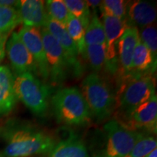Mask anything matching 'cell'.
<instances>
[{
    "label": "cell",
    "instance_id": "cell-1",
    "mask_svg": "<svg viewBox=\"0 0 157 157\" xmlns=\"http://www.w3.org/2000/svg\"><path fill=\"white\" fill-rule=\"evenodd\" d=\"M6 145L0 157H31L48 154L56 140L48 132L29 124H7L0 130Z\"/></svg>",
    "mask_w": 157,
    "mask_h": 157
},
{
    "label": "cell",
    "instance_id": "cell-2",
    "mask_svg": "<svg viewBox=\"0 0 157 157\" xmlns=\"http://www.w3.org/2000/svg\"><path fill=\"white\" fill-rule=\"evenodd\" d=\"M117 96V118L121 124L125 123L134 110L156 94L153 78L148 74H137L127 77Z\"/></svg>",
    "mask_w": 157,
    "mask_h": 157
},
{
    "label": "cell",
    "instance_id": "cell-3",
    "mask_svg": "<svg viewBox=\"0 0 157 157\" xmlns=\"http://www.w3.org/2000/svg\"><path fill=\"white\" fill-rule=\"evenodd\" d=\"M80 91L91 117L98 122L109 119L114 112L117 98L108 82L98 74H88L82 82Z\"/></svg>",
    "mask_w": 157,
    "mask_h": 157
},
{
    "label": "cell",
    "instance_id": "cell-4",
    "mask_svg": "<svg viewBox=\"0 0 157 157\" xmlns=\"http://www.w3.org/2000/svg\"><path fill=\"white\" fill-rule=\"evenodd\" d=\"M52 111L59 123L78 126L91 119L87 104L79 90L76 87L58 90L51 99Z\"/></svg>",
    "mask_w": 157,
    "mask_h": 157
},
{
    "label": "cell",
    "instance_id": "cell-5",
    "mask_svg": "<svg viewBox=\"0 0 157 157\" xmlns=\"http://www.w3.org/2000/svg\"><path fill=\"white\" fill-rule=\"evenodd\" d=\"M13 88L17 100L37 117H44L49 106L50 91L36 75L24 73L13 75Z\"/></svg>",
    "mask_w": 157,
    "mask_h": 157
},
{
    "label": "cell",
    "instance_id": "cell-6",
    "mask_svg": "<svg viewBox=\"0 0 157 157\" xmlns=\"http://www.w3.org/2000/svg\"><path fill=\"white\" fill-rule=\"evenodd\" d=\"M105 140L98 157H124L130 152L143 133L128 129L116 119L104 125Z\"/></svg>",
    "mask_w": 157,
    "mask_h": 157
},
{
    "label": "cell",
    "instance_id": "cell-7",
    "mask_svg": "<svg viewBox=\"0 0 157 157\" xmlns=\"http://www.w3.org/2000/svg\"><path fill=\"white\" fill-rule=\"evenodd\" d=\"M49 71V80L53 85L60 84L71 71L63 49L44 27L40 29Z\"/></svg>",
    "mask_w": 157,
    "mask_h": 157
},
{
    "label": "cell",
    "instance_id": "cell-8",
    "mask_svg": "<svg viewBox=\"0 0 157 157\" xmlns=\"http://www.w3.org/2000/svg\"><path fill=\"white\" fill-rule=\"evenodd\" d=\"M48 32L58 41L63 51L66 60L69 65L71 71L75 76H80L83 74V67L79 60L77 48L68 34L66 26L61 23L51 19L47 15L44 26Z\"/></svg>",
    "mask_w": 157,
    "mask_h": 157
},
{
    "label": "cell",
    "instance_id": "cell-9",
    "mask_svg": "<svg viewBox=\"0 0 157 157\" xmlns=\"http://www.w3.org/2000/svg\"><path fill=\"white\" fill-rule=\"evenodd\" d=\"M102 23L105 37V68L115 74L118 68L117 42L129 26L126 21L109 16H103Z\"/></svg>",
    "mask_w": 157,
    "mask_h": 157
},
{
    "label": "cell",
    "instance_id": "cell-10",
    "mask_svg": "<svg viewBox=\"0 0 157 157\" xmlns=\"http://www.w3.org/2000/svg\"><path fill=\"white\" fill-rule=\"evenodd\" d=\"M7 52L15 74L31 73L38 75L34 58L19 38L17 32H13L6 42Z\"/></svg>",
    "mask_w": 157,
    "mask_h": 157
},
{
    "label": "cell",
    "instance_id": "cell-11",
    "mask_svg": "<svg viewBox=\"0 0 157 157\" xmlns=\"http://www.w3.org/2000/svg\"><path fill=\"white\" fill-rule=\"evenodd\" d=\"M124 127L130 130L143 129L149 134H156L157 97L155 94L148 101L141 104L131 113Z\"/></svg>",
    "mask_w": 157,
    "mask_h": 157
},
{
    "label": "cell",
    "instance_id": "cell-12",
    "mask_svg": "<svg viewBox=\"0 0 157 157\" xmlns=\"http://www.w3.org/2000/svg\"><path fill=\"white\" fill-rule=\"evenodd\" d=\"M17 34L34 58L37 73L43 80H48L49 71L40 29L23 26Z\"/></svg>",
    "mask_w": 157,
    "mask_h": 157
},
{
    "label": "cell",
    "instance_id": "cell-13",
    "mask_svg": "<svg viewBox=\"0 0 157 157\" xmlns=\"http://www.w3.org/2000/svg\"><path fill=\"white\" fill-rule=\"evenodd\" d=\"M156 9L153 4L146 1H131L127 2L126 22L129 27L141 29L154 24Z\"/></svg>",
    "mask_w": 157,
    "mask_h": 157
},
{
    "label": "cell",
    "instance_id": "cell-14",
    "mask_svg": "<svg viewBox=\"0 0 157 157\" xmlns=\"http://www.w3.org/2000/svg\"><path fill=\"white\" fill-rule=\"evenodd\" d=\"M139 30L135 27H129L117 42L118 63L124 74L131 71L133 52L139 41Z\"/></svg>",
    "mask_w": 157,
    "mask_h": 157
},
{
    "label": "cell",
    "instance_id": "cell-15",
    "mask_svg": "<svg viewBox=\"0 0 157 157\" xmlns=\"http://www.w3.org/2000/svg\"><path fill=\"white\" fill-rule=\"evenodd\" d=\"M23 26L41 29L47 18L44 2L42 0H21L17 8Z\"/></svg>",
    "mask_w": 157,
    "mask_h": 157
},
{
    "label": "cell",
    "instance_id": "cell-16",
    "mask_svg": "<svg viewBox=\"0 0 157 157\" xmlns=\"http://www.w3.org/2000/svg\"><path fill=\"white\" fill-rule=\"evenodd\" d=\"M13 74L7 66H0V117L9 114L17 103Z\"/></svg>",
    "mask_w": 157,
    "mask_h": 157
},
{
    "label": "cell",
    "instance_id": "cell-17",
    "mask_svg": "<svg viewBox=\"0 0 157 157\" xmlns=\"http://www.w3.org/2000/svg\"><path fill=\"white\" fill-rule=\"evenodd\" d=\"M48 154L49 157H90L83 141L74 135L56 143Z\"/></svg>",
    "mask_w": 157,
    "mask_h": 157
},
{
    "label": "cell",
    "instance_id": "cell-18",
    "mask_svg": "<svg viewBox=\"0 0 157 157\" xmlns=\"http://www.w3.org/2000/svg\"><path fill=\"white\" fill-rule=\"evenodd\" d=\"M156 68V59L139 39L133 52L131 71L146 74L147 71H154Z\"/></svg>",
    "mask_w": 157,
    "mask_h": 157
},
{
    "label": "cell",
    "instance_id": "cell-19",
    "mask_svg": "<svg viewBox=\"0 0 157 157\" xmlns=\"http://www.w3.org/2000/svg\"><path fill=\"white\" fill-rule=\"evenodd\" d=\"M66 29L68 34L75 43L77 48L78 54L84 58L85 56L86 44H85V29L78 19L69 15L67 22H66Z\"/></svg>",
    "mask_w": 157,
    "mask_h": 157
},
{
    "label": "cell",
    "instance_id": "cell-20",
    "mask_svg": "<svg viewBox=\"0 0 157 157\" xmlns=\"http://www.w3.org/2000/svg\"><path fill=\"white\" fill-rule=\"evenodd\" d=\"M84 59H87L94 73L98 74L105 67V44L86 46Z\"/></svg>",
    "mask_w": 157,
    "mask_h": 157
},
{
    "label": "cell",
    "instance_id": "cell-21",
    "mask_svg": "<svg viewBox=\"0 0 157 157\" xmlns=\"http://www.w3.org/2000/svg\"><path fill=\"white\" fill-rule=\"evenodd\" d=\"M85 44L86 46L105 44L103 23L95 13L91 17L89 24L85 29Z\"/></svg>",
    "mask_w": 157,
    "mask_h": 157
},
{
    "label": "cell",
    "instance_id": "cell-22",
    "mask_svg": "<svg viewBox=\"0 0 157 157\" xmlns=\"http://www.w3.org/2000/svg\"><path fill=\"white\" fill-rule=\"evenodd\" d=\"M21 23L16 8L0 6V34L9 36L10 33Z\"/></svg>",
    "mask_w": 157,
    "mask_h": 157
},
{
    "label": "cell",
    "instance_id": "cell-23",
    "mask_svg": "<svg viewBox=\"0 0 157 157\" xmlns=\"http://www.w3.org/2000/svg\"><path fill=\"white\" fill-rule=\"evenodd\" d=\"M71 15L78 19L85 29L89 24L91 15L90 9L86 1L82 0H63Z\"/></svg>",
    "mask_w": 157,
    "mask_h": 157
},
{
    "label": "cell",
    "instance_id": "cell-24",
    "mask_svg": "<svg viewBox=\"0 0 157 157\" xmlns=\"http://www.w3.org/2000/svg\"><path fill=\"white\" fill-rule=\"evenodd\" d=\"M128 2L124 0H105L100 6L102 16H109L126 21L127 6Z\"/></svg>",
    "mask_w": 157,
    "mask_h": 157
},
{
    "label": "cell",
    "instance_id": "cell-25",
    "mask_svg": "<svg viewBox=\"0 0 157 157\" xmlns=\"http://www.w3.org/2000/svg\"><path fill=\"white\" fill-rule=\"evenodd\" d=\"M44 7L49 17L66 25L70 14L63 0H48L44 2Z\"/></svg>",
    "mask_w": 157,
    "mask_h": 157
},
{
    "label": "cell",
    "instance_id": "cell-26",
    "mask_svg": "<svg viewBox=\"0 0 157 157\" xmlns=\"http://www.w3.org/2000/svg\"><path fill=\"white\" fill-rule=\"evenodd\" d=\"M157 141L154 135L143 133L132 150L124 157H144L156 148Z\"/></svg>",
    "mask_w": 157,
    "mask_h": 157
},
{
    "label": "cell",
    "instance_id": "cell-27",
    "mask_svg": "<svg viewBox=\"0 0 157 157\" xmlns=\"http://www.w3.org/2000/svg\"><path fill=\"white\" fill-rule=\"evenodd\" d=\"M139 38L151 51L153 56L157 58V31L154 24L140 29Z\"/></svg>",
    "mask_w": 157,
    "mask_h": 157
},
{
    "label": "cell",
    "instance_id": "cell-28",
    "mask_svg": "<svg viewBox=\"0 0 157 157\" xmlns=\"http://www.w3.org/2000/svg\"><path fill=\"white\" fill-rule=\"evenodd\" d=\"M7 38H8V36H6L4 37V38L2 39L1 42H0V64H1V63L3 60V59L5 58V46Z\"/></svg>",
    "mask_w": 157,
    "mask_h": 157
},
{
    "label": "cell",
    "instance_id": "cell-29",
    "mask_svg": "<svg viewBox=\"0 0 157 157\" xmlns=\"http://www.w3.org/2000/svg\"><path fill=\"white\" fill-rule=\"evenodd\" d=\"M18 2L19 1H15V0H0V6L17 8Z\"/></svg>",
    "mask_w": 157,
    "mask_h": 157
},
{
    "label": "cell",
    "instance_id": "cell-30",
    "mask_svg": "<svg viewBox=\"0 0 157 157\" xmlns=\"http://www.w3.org/2000/svg\"><path fill=\"white\" fill-rule=\"evenodd\" d=\"M87 2L88 7L90 9H93L95 10L97 7H99L100 8V6L101 5L102 1H100V0H97V1H92V0H89V1H86Z\"/></svg>",
    "mask_w": 157,
    "mask_h": 157
},
{
    "label": "cell",
    "instance_id": "cell-31",
    "mask_svg": "<svg viewBox=\"0 0 157 157\" xmlns=\"http://www.w3.org/2000/svg\"><path fill=\"white\" fill-rule=\"evenodd\" d=\"M144 157H157V149L155 148L151 152H150L148 155Z\"/></svg>",
    "mask_w": 157,
    "mask_h": 157
},
{
    "label": "cell",
    "instance_id": "cell-32",
    "mask_svg": "<svg viewBox=\"0 0 157 157\" xmlns=\"http://www.w3.org/2000/svg\"><path fill=\"white\" fill-rule=\"evenodd\" d=\"M6 36H8V35H2V34H0V42H1L2 39L4 37Z\"/></svg>",
    "mask_w": 157,
    "mask_h": 157
}]
</instances>
